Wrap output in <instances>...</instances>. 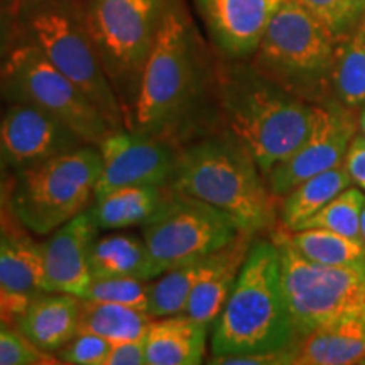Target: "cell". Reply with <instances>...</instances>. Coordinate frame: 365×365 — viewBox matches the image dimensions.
I'll return each instance as SVG.
<instances>
[{"label": "cell", "mask_w": 365, "mask_h": 365, "mask_svg": "<svg viewBox=\"0 0 365 365\" xmlns=\"http://www.w3.org/2000/svg\"><path fill=\"white\" fill-rule=\"evenodd\" d=\"M227 132L252 156L266 178L308 139L322 105L296 97L252 68L227 73L218 91Z\"/></svg>", "instance_id": "1"}, {"label": "cell", "mask_w": 365, "mask_h": 365, "mask_svg": "<svg viewBox=\"0 0 365 365\" xmlns=\"http://www.w3.org/2000/svg\"><path fill=\"white\" fill-rule=\"evenodd\" d=\"M170 188L222 210L252 235L274 227L279 215L266 178L228 132L181 149Z\"/></svg>", "instance_id": "2"}, {"label": "cell", "mask_w": 365, "mask_h": 365, "mask_svg": "<svg viewBox=\"0 0 365 365\" xmlns=\"http://www.w3.org/2000/svg\"><path fill=\"white\" fill-rule=\"evenodd\" d=\"M202 59L185 11L168 0L161 27L140 76L129 129L170 140L185 130L200 91Z\"/></svg>", "instance_id": "3"}, {"label": "cell", "mask_w": 365, "mask_h": 365, "mask_svg": "<svg viewBox=\"0 0 365 365\" xmlns=\"http://www.w3.org/2000/svg\"><path fill=\"white\" fill-rule=\"evenodd\" d=\"M296 331L272 239L254 240L212 333V357L276 354L289 349Z\"/></svg>", "instance_id": "4"}, {"label": "cell", "mask_w": 365, "mask_h": 365, "mask_svg": "<svg viewBox=\"0 0 365 365\" xmlns=\"http://www.w3.org/2000/svg\"><path fill=\"white\" fill-rule=\"evenodd\" d=\"M339 39L299 0H284L266 27L250 68L314 105L331 100V68Z\"/></svg>", "instance_id": "5"}, {"label": "cell", "mask_w": 365, "mask_h": 365, "mask_svg": "<svg viewBox=\"0 0 365 365\" xmlns=\"http://www.w3.org/2000/svg\"><path fill=\"white\" fill-rule=\"evenodd\" d=\"M100 173L102 156L97 145L90 144L16 173L12 218L31 234L49 235L90 207Z\"/></svg>", "instance_id": "6"}, {"label": "cell", "mask_w": 365, "mask_h": 365, "mask_svg": "<svg viewBox=\"0 0 365 365\" xmlns=\"http://www.w3.org/2000/svg\"><path fill=\"white\" fill-rule=\"evenodd\" d=\"M166 6L168 0H88L83 11L86 29L120 100L127 129Z\"/></svg>", "instance_id": "7"}, {"label": "cell", "mask_w": 365, "mask_h": 365, "mask_svg": "<svg viewBox=\"0 0 365 365\" xmlns=\"http://www.w3.org/2000/svg\"><path fill=\"white\" fill-rule=\"evenodd\" d=\"M281 262L286 303L296 340L318 328L365 308V262L357 266H323L293 247L284 227L272 232Z\"/></svg>", "instance_id": "8"}, {"label": "cell", "mask_w": 365, "mask_h": 365, "mask_svg": "<svg viewBox=\"0 0 365 365\" xmlns=\"http://www.w3.org/2000/svg\"><path fill=\"white\" fill-rule=\"evenodd\" d=\"M29 34L43 54L102 110L113 129H127L120 100L86 29L83 12L59 2L36 4Z\"/></svg>", "instance_id": "9"}, {"label": "cell", "mask_w": 365, "mask_h": 365, "mask_svg": "<svg viewBox=\"0 0 365 365\" xmlns=\"http://www.w3.org/2000/svg\"><path fill=\"white\" fill-rule=\"evenodd\" d=\"M6 88L14 102L43 108L70 127L85 144L98 145L113 125L78 86L66 78L34 43L19 46L9 58Z\"/></svg>", "instance_id": "10"}, {"label": "cell", "mask_w": 365, "mask_h": 365, "mask_svg": "<svg viewBox=\"0 0 365 365\" xmlns=\"http://www.w3.org/2000/svg\"><path fill=\"white\" fill-rule=\"evenodd\" d=\"M240 232L244 230L225 212L171 188L156 215L143 225V237L159 274L202 261Z\"/></svg>", "instance_id": "11"}, {"label": "cell", "mask_w": 365, "mask_h": 365, "mask_svg": "<svg viewBox=\"0 0 365 365\" xmlns=\"http://www.w3.org/2000/svg\"><path fill=\"white\" fill-rule=\"evenodd\" d=\"M97 148L102 156V173L95 196L125 186H170L180 153L170 140L132 129L112 130Z\"/></svg>", "instance_id": "12"}, {"label": "cell", "mask_w": 365, "mask_h": 365, "mask_svg": "<svg viewBox=\"0 0 365 365\" xmlns=\"http://www.w3.org/2000/svg\"><path fill=\"white\" fill-rule=\"evenodd\" d=\"M352 113L336 102L322 105L319 120L308 139L266 176L269 190L277 200L309 178L344 164L355 135Z\"/></svg>", "instance_id": "13"}, {"label": "cell", "mask_w": 365, "mask_h": 365, "mask_svg": "<svg viewBox=\"0 0 365 365\" xmlns=\"http://www.w3.org/2000/svg\"><path fill=\"white\" fill-rule=\"evenodd\" d=\"M85 143L51 113L14 102L0 118V150L11 170L22 173Z\"/></svg>", "instance_id": "14"}, {"label": "cell", "mask_w": 365, "mask_h": 365, "mask_svg": "<svg viewBox=\"0 0 365 365\" xmlns=\"http://www.w3.org/2000/svg\"><path fill=\"white\" fill-rule=\"evenodd\" d=\"M213 46L228 59L252 58L284 0H193Z\"/></svg>", "instance_id": "15"}, {"label": "cell", "mask_w": 365, "mask_h": 365, "mask_svg": "<svg viewBox=\"0 0 365 365\" xmlns=\"http://www.w3.org/2000/svg\"><path fill=\"white\" fill-rule=\"evenodd\" d=\"M98 227L88 210L63 223L41 244L48 293H66L85 298L91 272V249L98 237Z\"/></svg>", "instance_id": "16"}, {"label": "cell", "mask_w": 365, "mask_h": 365, "mask_svg": "<svg viewBox=\"0 0 365 365\" xmlns=\"http://www.w3.org/2000/svg\"><path fill=\"white\" fill-rule=\"evenodd\" d=\"M254 237L247 232H240L230 244L223 245L203 259L202 271L182 314L210 327L213 325L234 289Z\"/></svg>", "instance_id": "17"}, {"label": "cell", "mask_w": 365, "mask_h": 365, "mask_svg": "<svg viewBox=\"0 0 365 365\" xmlns=\"http://www.w3.org/2000/svg\"><path fill=\"white\" fill-rule=\"evenodd\" d=\"M365 355V308L318 328L282 350L284 365H349Z\"/></svg>", "instance_id": "18"}, {"label": "cell", "mask_w": 365, "mask_h": 365, "mask_svg": "<svg viewBox=\"0 0 365 365\" xmlns=\"http://www.w3.org/2000/svg\"><path fill=\"white\" fill-rule=\"evenodd\" d=\"M81 298L66 293H41L29 299L16 328L34 346L56 354L80 331Z\"/></svg>", "instance_id": "19"}, {"label": "cell", "mask_w": 365, "mask_h": 365, "mask_svg": "<svg viewBox=\"0 0 365 365\" xmlns=\"http://www.w3.org/2000/svg\"><path fill=\"white\" fill-rule=\"evenodd\" d=\"M210 325L186 314L153 318L144 335L148 365H198L207 354Z\"/></svg>", "instance_id": "20"}, {"label": "cell", "mask_w": 365, "mask_h": 365, "mask_svg": "<svg viewBox=\"0 0 365 365\" xmlns=\"http://www.w3.org/2000/svg\"><path fill=\"white\" fill-rule=\"evenodd\" d=\"M0 287L24 298L48 293L41 244L9 225L0 227Z\"/></svg>", "instance_id": "21"}, {"label": "cell", "mask_w": 365, "mask_h": 365, "mask_svg": "<svg viewBox=\"0 0 365 365\" xmlns=\"http://www.w3.org/2000/svg\"><path fill=\"white\" fill-rule=\"evenodd\" d=\"M170 186H125L95 196L88 212L98 230H124L145 225L158 213Z\"/></svg>", "instance_id": "22"}, {"label": "cell", "mask_w": 365, "mask_h": 365, "mask_svg": "<svg viewBox=\"0 0 365 365\" xmlns=\"http://www.w3.org/2000/svg\"><path fill=\"white\" fill-rule=\"evenodd\" d=\"M91 272L93 277H139L149 281L161 276L144 237L118 232L97 237L91 249Z\"/></svg>", "instance_id": "23"}, {"label": "cell", "mask_w": 365, "mask_h": 365, "mask_svg": "<svg viewBox=\"0 0 365 365\" xmlns=\"http://www.w3.org/2000/svg\"><path fill=\"white\" fill-rule=\"evenodd\" d=\"M331 100L350 112L365 107V16L339 39L331 68Z\"/></svg>", "instance_id": "24"}, {"label": "cell", "mask_w": 365, "mask_h": 365, "mask_svg": "<svg viewBox=\"0 0 365 365\" xmlns=\"http://www.w3.org/2000/svg\"><path fill=\"white\" fill-rule=\"evenodd\" d=\"M350 185L352 181L346 175L344 164L303 181L281 198V227H284L286 230H296L301 223L319 212Z\"/></svg>", "instance_id": "25"}, {"label": "cell", "mask_w": 365, "mask_h": 365, "mask_svg": "<svg viewBox=\"0 0 365 365\" xmlns=\"http://www.w3.org/2000/svg\"><path fill=\"white\" fill-rule=\"evenodd\" d=\"M150 322L153 317L143 309L81 298L80 331L95 333L112 344L144 339Z\"/></svg>", "instance_id": "26"}, {"label": "cell", "mask_w": 365, "mask_h": 365, "mask_svg": "<svg viewBox=\"0 0 365 365\" xmlns=\"http://www.w3.org/2000/svg\"><path fill=\"white\" fill-rule=\"evenodd\" d=\"M286 230V228H284ZM293 247L323 266H357L365 262V242L352 239L327 228H301L286 230Z\"/></svg>", "instance_id": "27"}, {"label": "cell", "mask_w": 365, "mask_h": 365, "mask_svg": "<svg viewBox=\"0 0 365 365\" xmlns=\"http://www.w3.org/2000/svg\"><path fill=\"white\" fill-rule=\"evenodd\" d=\"M202 261L173 267L153 281L149 307L150 317L166 318L185 313L191 291L202 271Z\"/></svg>", "instance_id": "28"}, {"label": "cell", "mask_w": 365, "mask_h": 365, "mask_svg": "<svg viewBox=\"0 0 365 365\" xmlns=\"http://www.w3.org/2000/svg\"><path fill=\"white\" fill-rule=\"evenodd\" d=\"M365 203L364 191L354 186L341 191L328 202L319 212L304 220L296 230L301 228H327V230L336 232V234L352 237V239L362 240L360 234V215Z\"/></svg>", "instance_id": "29"}, {"label": "cell", "mask_w": 365, "mask_h": 365, "mask_svg": "<svg viewBox=\"0 0 365 365\" xmlns=\"http://www.w3.org/2000/svg\"><path fill=\"white\" fill-rule=\"evenodd\" d=\"M153 281L139 277H93L85 298L125 304L149 313Z\"/></svg>", "instance_id": "30"}, {"label": "cell", "mask_w": 365, "mask_h": 365, "mask_svg": "<svg viewBox=\"0 0 365 365\" xmlns=\"http://www.w3.org/2000/svg\"><path fill=\"white\" fill-rule=\"evenodd\" d=\"M336 38L352 33L365 16V0H299Z\"/></svg>", "instance_id": "31"}, {"label": "cell", "mask_w": 365, "mask_h": 365, "mask_svg": "<svg viewBox=\"0 0 365 365\" xmlns=\"http://www.w3.org/2000/svg\"><path fill=\"white\" fill-rule=\"evenodd\" d=\"M112 341L95 333L80 331L71 341L56 352L58 364L71 365H105Z\"/></svg>", "instance_id": "32"}, {"label": "cell", "mask_w": 365, "mask_h": 365, "mask_svg": "<svg viewBox=\"0 0 365 365\" xmlns=\"http://www.w3.org/2000/svg\"><path fill=\"white\" fill-rule=\"evenodd\" d=\"M58 364L49 354L39 350L19 331L9 330L0 325V365H43Z\"/></svg>", "instance_id": "33"}, {"label": "cell", "mask_w": 365, "mask_h": 365, "mask_svg": "<svg viewBox=\"0 0 365 365\" xmlns=\"http://www.w3.org/2000/svg\"><path fill=\"white\" fill-rule=\"evenodd\" d=\"M344 168L350 176V181L365 191V135L362 132L354 135L352 143L346 149Z\"/></svg>", "instance_id": "34"}, {"label": "cell", "mask_w": 365, "mask_h": 365, "mask_svg": "<svg viewBox=\"0 0 365 365\" xmlns=\"http://www.w3.org/2000/svg\"><path fill=\"white\" fill-rule=\"evenodd\" d=\"M105 365H148L145 364L144 339L112 344Z\"/></svg>", "instance_id": "35"}, {"label": "cell", "mask_w": 365, "mask_h": 365, "mask_svg": "<svg viewBox=\"0 0 365 365\" xmlns=\"http://www.w3.org/2000/svg\"><path fill=\"white\" fill-rule=\"evenodd\" d=\"M31 298L7 293L0 287V325H16L17 318L24 312Z\"/></svg>", "instance_id": "36"}, {"label": "cell", "mask_w": 365, "mask_h": 365, "mask_svg": "<svg viewBox=\"0 0 365 365\" xmlns=\"http://www.w3.org/2000/svg\"><path fill=\"white\" fill-rule=\"evenodd\" d=\"M9 164L0 150V227L9 225V215L11 213V193L14 182L9 176Z\"/></svg>", "instance_id": "37"}, {"label": "cell", "mask_w": 365, "mask_h": 365, "mask_svg": "<svg viewBox=\"0 0 365 365\" xmlns=\"http://www.w3.org/2000/svg\"><path fill=\"white\" fill-rule=\"evenodd\" d=\"M9 14L11 11L0 6V56L6 51L9 44Z\"/></svg>", "instance_id": "38"}, {"label": "cell", "mask_w": 365, "mask_h": 365, "mask_svg": "<svg viewBox=\"0 0 365 365\" xmlns=\"http://www.w3.org/2000/svg\"><path fill=\"white\" fill-rule=\"evenodd\" d=\"M360 234H362V240L365 242V203L362 208V215H360Z\"/></svg>", "instance_id": "39"}, {"label": "cell", "mask_w": 365, "mask_h": 365, "mask_svg": "<svg viewBox=\"0 0 365 365\" xmlns=\"http://www.w3.org/2000/svg\"><path fill=\"white\" fill-rule=\"evenodd\" d=\"M359 127H360V132L365 135V107L360 110V117H359Z\"/></svg>", "instance_id": "40"}, {"label": "cell", "mask_w": 365, "mask_h": 365, "mask_svg": "<svg viewBox=\"0 0 365 365\" xmlns=\"http://www.w3.org/2000/svg\"><path fill=\"white\" fill-rule=\"evenodd\" d=\"M17 2L29 4V6H36V4H44V2H59V0H17Z\"/></svg>", "instance_id": "41"}, {"label": "cell", "mask_w": 365, "mask_h": 365, "mask_svg": "<svg viewBox=\"0 0 365 365\" xmlns=\"http://www.w3.org/2000/svg\"><path fill=\"white\" fill-rule=\"evenodd\" d=\"M360 365H365V355H364V359L362 360H360V362H359Z\"/></svg>", "instance_id": "42"}]
</instances>
